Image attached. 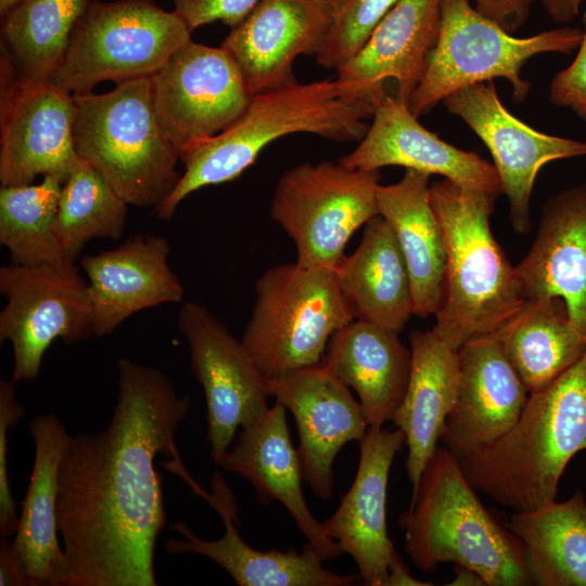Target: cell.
Listing matches in <instances>:
<instances>
[{
    "instance_id": "6da1fadb",
    "label": "cell",
    "mask_w": 586,
    "mask_h": 586,
    "mask_svg": "<svg viewBox=\"0 0 586 586\" xmlns=\"http://www.w3.org/2000/svg\"><path fill=\"white\" fill-rule=\"evenodd\" d=\"M109 425L68 437L59 469L58 526L65 586H155L166 525L157 456L181 463L176 431L190 409L157 368L117 362Z\"/></svg>"
},
{
    "instance_id": "7a4b0ae2",
    "label": "cell",
    "mask_w": 586,
    "mask_h": 586,
    "mask_svg": "<svg viewBox=\"0 0 586 586\" xmlns=\"http://www.w3.org/2000/svg\"><path fill=\"white\" fill-rule=\"evenodd\" d=\"M586 450V353L549 385L528 394L498 440L456 457L475 491L514 512L556 501L568 463Z\"/></svg>"
},
{
    "instance_id": "3957f363",
    "label": "cell",
    "mask_w": 586,
    "mask_h": 586,
    "mask_svg": "<svg viewBox=\"0 0 586 586\" xmlns=\"http://www.w3.org/2000/svg\"><path fill=\"white\" fill-rule=\"evenodd\" d=\"M373 111L371 105L346 98L336 78L296 81L252 94L234 123L180 155L183 173L155 208L156 216L168 220L192 192L235 179L281 137L311 133L337 142L360 140Z\"/></svg>"
},
{
    "instance_id": "277c9868",
    "label": "cell",
    "mask_w": 586,
    "mask_h": 586,
    "mask_svg": "<svg viewBox=\"0 0 586 586\" xmlns=\"http://www.w3.org/2000/svg\"><path fill=\"white\" fill-rule=\"evenodd\" d=\"M498 196L444 178L430 183L446 247L444 292L432 330L456 351L497 333L526 303L515 266L491 229Z\"/></svg>"
},
{
    "instance_id": "5b68a950",
    "label": "cell",
    "mask_w": 586,
    "mask_h": 586,
    "mask_svg": "<svg viewBox=\"0 0 586 586\" xmlns=\"http://www.w3.org/2000/svg\"><path fill=\"white\" fill-rule=\"evenodd\" d=\"M456 456L437 446L404 513L405 550L421 570L454 563L487 586H527L518 538L484 507Z\"/></svg>"
},
{
    "instance_id": "8992f818",
    "label": "cell",
    "mask_w": 586,
    "mask_h": 586,
    "mask_svg": "<svg viewBox=\"0 0 586 586\" xmlns=\"http://www.w3.org/2000/svg\"><path fill=\"white\" fill-rule=\"evenodd\" d=\"M74 145L127 202L157 207L180 180V155L156 118L150 77L73 94Z\"/></svg>"
},
{
    "instance_id": "52a82bcc",
    "label": "cell",
    "mask_w": 586,
    "mask_h": 586,
    "mask_svg": "<svg viewBox=\"0 0 586 586\" xmlns=\"http://www.w3.org/2000/svg\"><path fill=\"white\" fill-rule=\"evenodd\" d=\"M583 29L562 26L518 38L479 13L469 0H442L440 28L424 75L408 102L419 117L464 87L506 79L514 102H523L531 82L522 77L525 63L540 53L570 54Z\"/></svg>"
},
{
    "instance_id": "ba28073f",
    "label": "cell",
    "mask_w": 586,
    "mask_h": 586,
    "mask_svg": "<svg viewBox=\"0 0 586 586\" xmlns=\"http://www.w3.org/2000/svg\"><path fill=\"white\" fill-rule=\"evenodd\" d=\"M352 320L336 268L281 264L257 279L241 342L268 380L320 364L333 333Z\"/></svg>"
},
{
    "instance_id": "9c48e42d",
    "label": "cell",
    "mask_w": 586,
    "mask_h": 586,
    "mask_svg": "<svg viewBox=\"0 0 586 586\" xmlns=\"http://www.w3.org/2000/svg\"><path fill=\"white\" fill-rule=\"evenodd\" d=\"M175 12L152 0L89 1L51 81L72 94L155 74L191 40Z\"/></svg>"
},
{
    "instance_id": "30bf717a",
    "label": "cell",
    "mask_w": 586,
    "mask_h": 586,
    "mask_svg": "<svg viewBox=\"0 0 586 586\" xmlns=\"http://www.w3.org/2000/svg\"><path fill=\"white\" fill-rule=\"evenodd\" d=\"M379 170L331 161L298 164L277 181L271 218L293 240L296 263L336 268L351 237L379 215Z\"/></svg>"
},
{
    "instance_id": "8fae6325",
    "label": "cell",
    "mask_w": 586,
    "mask_h": 586,
    "mask_svg": "<svg viewBox=\"0 0 586 586\" xmlns=\"http://www.w3.org/2000/svg\"><path fill=\"white\" fill-rule=\"evenodd\" d=\"M0 341L13 348L11 380L34 382L55 340L66 344L93 336L88 282L74 262L0 268Z\"/></svg>"
},
{
    "instance_id": "7c38bea8",
    "label": "cell",
    "mask_w": 586,
    "mask_h": 586,
    "mask_svg": "<svg viewBox=\"0 0 586 586\" xmlns=\"http://www.w3.org/2000/svg\"><path fill=\"white\" fill-rule=\"evenodd\" d=\"M157 122L179 155L245 111L250 92L232 55L190 40L150 77Z\"/></svg>"
},
{
    "instance_id": "4fadbf2b",
    "label": "cell",
    "mask_w": 586,
    "mask_h": 586,
    "mask_svg": "<svg viewBox=\"0 0 586 586\" xmlns=\"http://www.w3.org/2000/svg\"><path fill=\"white\" fill-rule=\"evenodd\" d=\"M177 328L188 342L191 369L204 391L207 441L218 463L238 429L253 424L270 408L267 379L241 340L202 304H183Z\"/></svg>"
},
{
    "instance_id": "5bb4252c",
    "label": "cell",
    "mask_w": 586,
    "mask_h": 586,
    "mask_svg": "<svg viewBox=\"0 0 586 586\" xmlns=\"http://www.w3.org/2000/svg\"><path fill=\"white\" fill-rule=\"evenodd\" d=\"M442 103L486 145L508 200L510 224L517 233L530 232L531 199L539 170L555 161L586 156V142L523 123L502 104L494 81L459 89Z\"/></svg>"
},
{
    "instance_id": "9a60e30c",
    "label": "cell",
    "mask_w": 586,
    "mask_h": 586,
    "mask_svg": "<svg viewBox=\"0 0 586 586\" xmlns=\"http://www.w3.org/2000/svg\"><path fill=\"white\" fill-rule=\"evenodd\" d=\"M0 182L33 183L37 176L63 182L80 161L73 137V94L51 80L18 84L1 74Z\"/></svg>"
},
{
    "instance_id": "2e32d148",
    "label": "cell",
    "mask_w": 586,
    "mask_h": 586,
    "mask_svg": "<svg viewBox=\"0 0 586 586\" xmlns=\"http://www.w3.org/2000/svg\"><path fill=\"white\" fill-rule=\"evenodd\" d=\"M267 388L295 418L303 480L316 496L330 499L339 451L369 426L359 402L322 361L268 379Z\"/></svg>"
},
{
    "instance_id": "e0dca14e",
    "label": "cell",
    "mask_w": 586,
    "mask_h": 586,
    "mask_svg": "<svg viewBox=\"0 0 586 586\" xmlns=\"http://www.w3.org/2000/svg\"><path fill=\"white\" fill-rule=\"evenodd\" d=\"M372 122L358 145L340 162L351 168L379 170L402 166L438 175L461 187L502 194L495 166L473 152L442 140L424 128L408 105L385 94L375 106Z\"/></svg>"
},
{
    "instance_id": "ac0fdd59",
    "label": "cell",
    "mask_w": 586,
    "mask_h": 586,
    "mask_svg": "<svg viewBox=\"0 0 586 586\" xmlns=\"http://www.w3.org/2000/svg\"><path fill=\"white\" fill-rule=\"evenodd\" d=\"M442 0H399L379 22L357 53L336 69L344 95L375 109L397 85L396 98L408 104L435 46Z\"/></svg>"
},
{
    "instance_id": "d6986e66",
    "label": "cell",
    "mask_w": 586,
    "mask_h": 586,
    "mask_svg": "<svg viewBox=\"0 0 586 586\" xmlns=\"http://www.w3.org/2000/svg\"><path fill=\"white\" fill-rule=\"evenodd\" d=\"M333 5L317 0H260L231 28L221 47L237 62L252 94L296 82L301 55L316 56L332 21Z\"/></svg>"
},
{
    "instance_id": "ffe728a7",
    "label": "cell",
    "mask_w": 586,
    "mask_h": 586,
    "mask_svg": "<svg viewBox=\"0 0 586 586\" xmlns=\"http://www.w3.org/2000/svg\"><path fill=\"white\" fill-rule=\"evenodd\" d=\"M405 444L399 429L368 426L359 441L355 480L339 508L321 522L326 534L354 559L367 586H384L396 550L387 534L386 492L394 457Z\"/></svg>"
},
{
    "instance_id": "44dd1931",
    "label": "cell",
    "mask_w": 586,
    "mask_h": 586,
    "mask_svg": "<svg viewBox=\"0 0 586 586\" xmlns=\"http://www.w3.org/2000/svg\"><path fill=\"white\" fill-rule=\"evenodd\" d=\"M169 254L166 238L137 233L115 249L81 257L93 336L112 334L136 313L183 298V286L168 264Z\"/></svg>"
},
{
    "instance_id": "7402d4cb",
    "label": "cell",
    "mask_w": 586,
    "mask_h": 586,
    "mask_svg": "<svg viewBox=\"0 0 586 586\" xmlns=\"http://www.w3.org/2000/svg\"><path fill=\"white\" fill-rule=\"evenodd\" d=\"M458 353L457 398L440 441L456 457L506 434L528 397L495 334L472 339Z\"/></svg>"
},
{
    "instance_id": "603a6c76",
    "label": "cell",
    "mask_w": 586,
    "mask_h": 586,
    "mask_svg": "<svg viewBox=\"0 0 586 586\" xmlns=\"http://www.w3.org/2000/svg\"><path fill=\"white\" fill-rule=\"evenodd\" d=\"M515 270L526 301L561 298L586 335V182L546 200L534 242Z\"/></svg>"
},
{
    "instance_id": "cb8c5ba5",
    "label": "cell",
    "mask_w": 586,
    "mask_h": 586,
    "mask_svg": "<svg viewBox=\"0 0 586 586\" xmlns=\"http://www.w3.org/2000/svg\"><path fill=\"white\" fill-rule=\"evenodd\" d=\"M213 493L207 500L219 512L225 534L216 540L196 536L182 521L171 530L182 539L169 538L165 550L171 555L195 553L209 558L240 586H349L359 575H341L322 565L323 558L307 543L301 552L260 551L241 537L233 524L235 510L230 489L218 473L213 480Z\"/></svg>"
},
{
    "instance_id": "d4e9b609",
    "label": "cell",
    "mask_w": 586,
    "mask_h": 586,
    "mask_svg": "<svg viewBox=\"0 0 586 586\" xmlns=\"http://www.w3.org/2000/svg\"><path fill=\"white\" fill-rule=\"evenodd\" d=\"M285 412L286 408L276 400L262 418L241 429L237 443L217 464L247 480L263 504L277 500L283 505L323 560L336 558L342 549L326 534L304 498L298 454L290 438Z\"/></svg>"
},
{
    "instance_id": "484cf974",
    "label": "cell",
    "mask_w": 586,
    "mask_h": 586,
    "mask_svg": "<svg viewBox=\"0 0 586 586\" xmlns=\"http://www.w3.org/2000/svg\"><path fill=\"white\" fill-rule=\"evenodd\" d=\"M409 344V381L392 421L405 435L408 448L405 468L412 484V500L455 405L460 358L458 351L447 345L432 329L412 330Z\"/></svg>"
},
{
    "instance_id": "4316f807",
    "label": "cell",
    "mask_w": 586,
    "mask_h": 586,
    "mask_svg": "<svg viewBox=\"0 0 586 586\" xmlns=\"http://www.w3.org/2000/svg\"><path fill=\"white\" fill-rule=\"evenodd\" d=\"M398 334L354 319L327 345L322 364L355 390L369 426L392 421L407 390L411 351Z\"/></svg>"
},
{
    "instance_id": "83f0119b",
    "label": "cell",
    "mask_w": 586,
    "mask_h": 586,
    "mask_svg": "<svg viewBox=\"0 0 586 586\" xmlns=\"http://www.w3.org/2000/svg\"><path fill=\"white\" fill-rule=\"evenodd\" d=\"M35 460L13 545L31 586H65V556L58 534L60 463L69 437L53 413L29 422Z\"/></svg>"
},
{
    "instance_id": "f1b7e54d",
    "label": "cell",
    "mask_w": 586,
    "mask_h": 586,
    "mask_svg": "<svg viewBox=\"0 0 586 586\" xmlns=\"http://www.w3.org/2000/svg\"><path fill=\"white\" fill-rule=\"evenodd\" d=\"M377 201L409 272L413 315L422 319L434 316L444 292L446 247L430 199V175L406 169L396 183L379 184Z\"/></svg>"
},
{
    "instance_id": "f546056e",
    "label": "cell",
    "mask_w": 586,
    "mask_h": 586,
    "mask_svg": "<svg viewBox=\"0 0 586 586\" xmlns=\"http://www.w3.org/2000/svg\"><path fill=\"white\" fill-rule=\"evenodd\" d=\"M365 226L355 252L336 267L341 293L354 319L399 333L413 315L409 272L384 218Z\"/></svg>"
},
{
    "instance_id": "4dcf8cb0",
    "label": "cell",
    "mask_w": 586,
    "mask_h": 586,
    "mask_svg": "<svg viewBox=\"0 0 586 586\" xmlns=\"http://www.w3.org/2000/svg\"><path fill=\"white\" fill-rule=\"evenodd\" d=\"M507 527L521 545L524 569L537 586H586V499L514 512Z\"/></svg>"
},
{
    "instance_id": "1f68e13d",
    "label": "cell",
    "mask_w": 586,
    "mask_h": 586,
    "mask_svg": "<svg viewBox=\"0 0 586 586\" xmlns=\"http://www.w3.org/2000/svg\"><path fill=\"white\" fill-rule=\"evenodd\" d=\"M495 335L528 394L549 385L586 353V335L559 297L526 301Z\"/></svg>"
},
{
    "instance_id": "d6a6232c",
    "label": "cell",
    "mask_w": 586,
    "mask_h": 586,
    "mask_svg": "<svg viewBox=\"0 0 586 586\" xmlns=\"http://www.w3.org/2000/svg\"><path fill=\"white\" fill-rule=\"evenodd\" d=\"M89 0H20L1 26V74L18 84L51 79Z\"/></svg>"
},
{
    "instance_id": "836d02e7",
    "label": "cell",
    "mask_w": 586,
    "mask_h": 586,
    "mask_svg": "<svg viewBox=\"0 0 586 586\" xmlns=\"http://www.w3.org/2000/svg\"><path fill=\"white\" fill-rule=\"evenodd\" d=\"M62 184L60 178L44 176L37 184L1 186L0 243L12 263L37 266L66 262L54 227Z\"/></svg>"
},
{
    "instance_id": "e575fe53",
    "label": "cell",
    "mask_w": 586,
    "mask_h": 586,
    "mask_svg": "<svg viewBox=\"0 0 586 586\" xmlns=\"http://www.w3.org/2000/svg\"><path fill=\"white\" fill-rule=\"evenodd\" d=\"M127 213V202L80 158L62 184L55 217V233L65 259L75 262L93 239L118 240Z\"/></svg>"
},
{
    "instance_id": "d590c367",
    "label": "cell",
    "mask_w": 586,
    "mask_h": 586,
    "mask_svg": "<svg viewBox=\"0 0 586 586\" xmlns=\"http://www.w3.org/2000/svg\"><path fill=\"white\" fill-rule=\"evenodd\" d=\"M399 0H336L323 44L316 55L326 68L339 69L365 43L379 22Z\"/></svg>"
},
{
    "instance_id": "8d00e7d4",
    "label": "cell",
    "mask_w": 586,
    "mask_h": 586,
    "mask_svg": "<svg viewBox=\"0 0 586 586\" xmlns=\"http://www.w3.org/2000/svg\"><path fill=\"white\" fill-rule=\"evenodd\" d=\"M14 384L11 379L0 381V533L5 537L14 535L18 525L17 504L8 474V430L16 425L25 415Z\"/></svg>"
},
{
    "instance_id": "74e56055",
    "label": "cell",
    "mask_w": 586,
    "mask_h": 586,
    "mask_svg": "<svg viewBox=\"0 0 586 586\" xmlns=\"http://www.w3.org/2000/svg\"><path fill=\"white\" fill-rule=\"evenodd\" d=\"M583 37L572 63L555 74L549 86V101L573 112L586 123V8Z\"/></svg>"
},
{
    "instance_id": "f35d334b",
    "label": "cell",
    "mask_w": 586,
    "mask_h": 586,
    "mask_svg": "<svg viewBox=\"0 0 586 586\" xmlns=\"http://www.w3.org/2000/svg\"><path fill=\"white\" fill-rule=\"evenodd\" d=\"M260 0H173L174 11L189 29L221 22L233 28L239 25Z\"/></svg>"
},
{
    "instance_id": "ab89813d",
    "label": "cell",
    "mask_w": 586,
    "mask_h": 586,
    "mask_svg": "<svg viewBox=\"0 0 586 586\" xmlns=\"http://www.w3.org/2000/svg\"><path fill=\"white\" fill-rule=\"evenodd\" d=\"M533 0H475V10L499 25L509 34H515L530 18Z\"/></svg>"
},
{
    "instance_id": "60d3db41",
    "label": "cell",
    "mask_w": 586,
    "mask_h": 586,
    "mask_svg": "<svg viewBox=\"0 0 586 586\" xmlns=\"http://www.w3.org/2000/svg\"><path fill=\"white\" fill-rule=\"evenodd\" d=\"M30 581L13 542L0 539V586H27ZM31 586V585H30Z\"/></svg>"
},
{
    "instance_id": "b9f144b4",
    "label": "cell",
    "mask_w": 586,
    "mask_h": 586,
    "mask_svg": "<svg viewBox=\"0 0 586 586\" xmlns=\"http://www.w3.org/2000/svg\"><path fill=\"white\" fill-rule=\"evenodd\" d=\"M432 583L415 578L400 555L395 550L391 558L384 586H431Z\"/></svg>"
},
{
    "instance_id": "7bdbcfd3",
    "label": "cell",
    "mask_w": 586,
    "mask_h": 586,
    "mask_svg": "<svg viewBox=\"0 0 586 586\" xmlns=\"http://www.w3.org/2000/svg\"><path fill=\"white\" fill-rule=\"evenodd\" d=\"M585 0H540L549 17L557 24H568L575 20Z\"/></svg>"
},
{
    "instance_id": "ee69618b",
    "label": "cell",
    "mask_w": 586,
    "mask_h": 586,
    "mask_svg": "<svg viewBox=\"0 0 586 586\" xmlns=\"http://www.w3.org/2000/svg\"><path fill=\"white\" fill-rule=\"evenodd\" d=\"M454 579L447 584L449 586H487L484 578L469 568L456 565Z\"/></svg>"
},
{
    "instance_id": "f6af8a7d",
    "label": "cell",
    "mask_w": 586,
    "mask_h": 586,
    "mask_svg": "<svg viewBox=\"0 0 586 586\" xmlns=\"http://www.w3.org/2000/svg\"><path fill=\"white\" fill-rule=\"evenodd\" d=\"M20 0H0V13L4 14L9 9H11Z\"/></svg>"
},
{
    "instance_id": "bcb514c9",
    "label": "cell",
    "mask_w": 586,
    "mask_h": 586,
    "mask_svg": "<svg viewBox=\"0 0 586 586\" xmlns=\"http://www.w3.org/2000/svg\"><path fill=\"white\" fill-rule=\"evenodd\" d=\"M317 1H321V2L329 3V4L333 5L336 0H317Z\"/></svg>"
}]
</instances>
